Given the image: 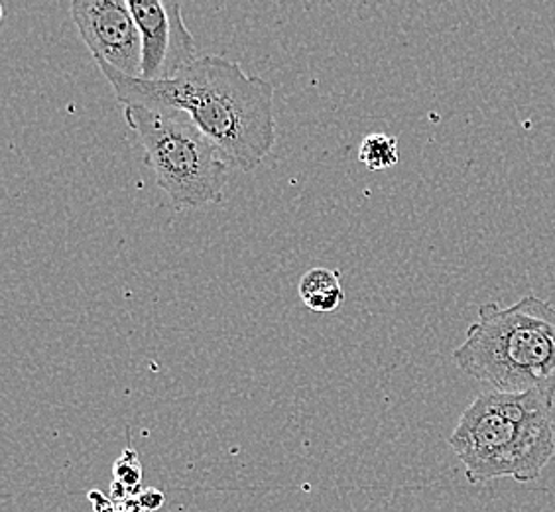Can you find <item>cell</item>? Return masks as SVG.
Masks as SVG:
<instances>
[{"label":"cell","instance_id":"6da1fadb","mask_svg":"<svg viewBox=\"0 0 555 512\" xmlns=\"http://www.w3.org/2000/svg\"><path fill=\"white\" fill-rule=\"evenodd\" d=\"M120 105L178 108L214 140L235 170L250 171L276 144L274 87L223 55H199L182 74L146 81L95 62Z\"/></svg>","mask_w":555,"mask_h":512},{"label":"cell","instance_id":"7a4b0ae2","mask_svg":"<svg viewBox=\"0 0 555 512\" xmlns=\"http://www.w3.org/2000/svg\"><path fill=\"white\" fill-rule=\"evenodd\" d=\"M554 408L538 391L477 396L449 436L469 483L538 479L555 453Z\"/></svg>","mask_w":555,"mask_h":512},{"label":"cell","instance_id":"3957f363","mask_svg":"<svg viewBox=\"0 0 555 512\" xmlns=\"http://www.w3.org/2000/svg\"><path fill=\"white\" fill-rule=\"evenodd\" d=\"M453 361L494 393L538 391L555 405L554 304L534 294L508 308L482 304Z\"/></svg>","mask_w":555,"mask_h":512},{"label":"cell","instance_id":"277c9868","mask_svg":"<svg viewBox=\"0 0 555 512\" xmlns=\"http://www.w3.org/2000/svg\"><path fill=\"white\" fill-rule=\"evenodd\" d=\"M122 117L144 149V164L178 209H197L224 200L229 158L178 108L122 105Z\"/></svg>","mask_w":555,"mask_h":512},{"label":"cell","instance_id":"5b68a950","mask_svg":"<svg viewBox=\"0 0 555 512\" xmlns=\"http://www.w3.org/2000/svg\"><path fill=\"white\" fill-rule=\"evenodd\" d=\"M72 18L95 57L129 77L142 74V38L125 0H74Z\"/></svg>","mask_w":555,"mask_h":512},{"label":"cell","instance_id":"8992f818","mask_svg":"<svg viewBox=\"0 0 555 512\" xmlns=\"http://www.w3.org/2000/svg\"><path fill=\"white\" fill-rule=\"evenodd\" d=\"M142 38L140 79L162 81L182 74L199 54L178 2L127 0Z\"/></svg>","mask_w":555,"mask_h":512},{"label":"cell","instance_id":"52a82bcc","mask_svg":"<svg viewBox=\"0 0 555 512\" xmlns=\"http://www.w3.org/2000/svg\"><path fill=\"white\" fill-rule=\"evenodd\" d=\"M299 298L318 313H332L339 310L345 302L339 272L332 268H310L299 280Z\"/></svg>","mask_w":555,"mask_h":512},{"label":"cell","instance_id":"ba28073f","mask_svg":"<svg viewBox=\"0 0 555 512\" xmlns=\"http://www.w3.org/2000/svg\"><path fill=\"white\" fill-rule=\"evenodd\" d=\"M400 161L398 152V139L385 135V132H373L364 137L359 146V162L366 170L383 171L392 168Z\"/></svg>","mask_w":555,"mask_h":512},{"label":"cell","instance_id":"9c48e42d","mask_svg":"<svg viewBox=\"0 0 555 512\" xmlns=\"http://www.w3.org/2000/svg\"><path fill=\"white\" fill-rule=\"evenodd\" d=\"M113 483H118L132 495H139L140 483H142V463L139 453L132 446H127L120 453V458L113 465Z\"/></svg>","mask_w":555,"mask_h":512},{"label":"cell","instance_id":"30bf717a","mask_svg":"<svg viewBox=\"0 0 555 512\" xmlns=\"http://www.w3.org/2000/svg\"><path fill=\"white\" fill-rule=\"evenodd\" d=\"M89 501L93 502V511L95 512H146L140 507L137 497H130L125 501H113V499L105 497L103 492L91 491L89 492Z\"/></svg>","mask_w":555,"mask_h":512},{"label":"cell","instance_id":"8fae6325","mask_svg":"<svg viewBox=\"0 0 555 512\" xmlns=\"http://www.w3.org/2000/svg\"><path fill=\"white\" fill-rule=\"evenodd\" d=\"M137 501L140 502V507L144 509L146 512L160 511L162 507H164V501H166V497H164V492L160 489H154V487H149V489H144V491H140L137 495Z\"/></svg>","mask_w":555,"mask_h":512}]
</instances>
